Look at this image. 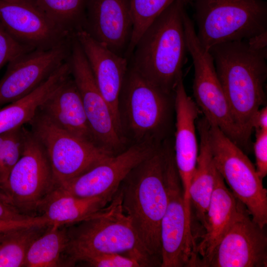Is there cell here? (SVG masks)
I'll use <instances>...</instances> for the list:
<instances>
[{"label":"cell","instance_id":"cell-13","mask_svg":"<svg viewBox=\"0 0 267 267\" xmlns=\"http://www.w3.org/2000/svg\"><path fill=\"white\" fill-rule=\"evenodd\" d=\"M251 217L243 205L214 249L197 258L193 267H267L265 227Z\"/></svg>","mask_w":267,"mask_h":267},{"label":"cell","instance_id":"cell-3","mask_svg":"<svg viewBox=\"0 0 267 267\" xmlns=\"http://www.w3.org/2000/svg\"><path fill=\"white\" fill-rule=\"evenodd\" d=\"M166 142L134 168L117 189L124 212L146 251L160 267V227L167 204Z\"/></svg>","mask_w":267,"mask_h":267},{"label":"cell","instance_id":"cell-1","mask_svg":"<svg viewBox=\"0 0 267 267\" xmlns=\"http://www.w3.org/2000/svg\"><path fill=\"white\" fill-rule=\"evenodd\" d=\"M209 51L234 122L250 151L253 121L266 103L267 48L255 49L240 40L215 45Z\"/></svg>","mask_w":267,"mask_h":267},{"label":"cell","instance_id":"cell-10","mask_svg":"<svg viewBox=\"0 0 267 267\" xmlns=\"http://www.w3.org/2000/svg\"><path fill=\"white\" fill-rule=\"evenodd\" d=\"M165 182L167 204L160 227L161 267H190L196 243L176 167L173 141L166 145Z\"/></svg>","mask_w":267,"mask_h":267},{"label":"cell","instance_id":"cell-27","mask_svg":"<svg viewBox=\"0 0 267 267\" xmlns=\"http://www.w3.org/2000/svg\"><path fill=\"white\" fill-rule=\"evenodd\" d=\"M49 225L22 227L0 232V267H24L30 244Z\"/></svg>","mask_w":267,"mask_h":267},{"label":"cell","instance_id":"cell-2","mask_svg":"<svg viewBox=\"0 0 267 267\" xmlns=\"http://www.w3.org/2000/svg\"><path fill=\"white\" fill-rule=\"evenodd\" d=\"M187 0H175L150 24L136 44L129 64L152 84L174 94L187 51L183 17Z\"/></svg>","mask_w":267,"mask_h":267},{"label":"cell","instance_id":"cell-20","mask_svg":"<svg viewBox=\"0 0 267 267\" xmlns=\"http://www.w3.org/2000/svg\"><path fill=\"white\" fill-rule=\"evenodd\" d=\"M38 110L62 130L99 147L71 75L48 96Z\"/></svg>","mask_w":267,"mask_h":267},{"label":"cell","instance_id":"cell-26","mask_svg":"<svg viewBox=\"0 0 267 267\" xmlns=\"http://www.w3.org/2000/svg\"><path fill=\"white\" fill-rule=\"evenodd\" d=\"M90 0H34L37 6L60 30L73 35L83 29Z\"/></svg>","mask_w":267,"mask_h":267},{"label":"cell","instance_id":"cell-25","mask_svg":"<svg viewBox=\"0 0 267 267\" xmlns=\"http://www.w3.org/2000/svg\"><path fill=\"white\" fill-rule=\"evenodd\" d=\"M68 243L66 225L50 224L29 247L25 267H55L64 265ZM65 266V265H64Z\"/></svg>","mask_w":267,"mask_h":267},{"label":"cell","instance_id":"cell-33","mask_svg":"<svg viewBox=\"0 0 267 267\" xmlns=\"http://www.w3.org/2000/svg\"><path fill=\"white\" fill-rule=\"evenodd\" d=\"M50 224L51 222L42 215L35 216L22 220H0V232L22 227Z\"/></svg>","mask_w":267,"mask_h":267},{"label":"cell","instance_id":"cell-24","mask_svg":"<svg viewBox=\"0 0 267 267\" xmlns=\"http://www.w3.org/2000/svg\"><path fill=\"white\" fill-rule=\"evenodd\" d=\"M60 84L52 75L25 96L0 109V134L23 126L33 119L40 106Z\"/></svg>","mask_w":267,"mask_h":267},{"label":"cell","instance_id":"cell-14","mask_svg":"<svg viewBox=\"0 0 267 267\" xmlns=\"http://www.w3.org/2000/svg\"><path fill=\"white\" fill-rule=\"evenodd\" d=\"M73 36L46 49H33L7 64L0 80V107L28 95L44 82L68 58Z\"/></svg>","mask_w":267,"mask_h":267},{"label":"cell","instance_id":"cell-4","mask_svg":"<svg viewBox=\"0 0 267 267\" xmlns=\"http://www.w3.org/2000/svg\"><path fill=\"white\" fill-rule=\"evenodd\" d=\"M121 134L128 146L159 145L171 138L175 93H167L129 64L118 101Z\"/></svg>","mask_w":267,"mask_h":267},{"label":"cell","instance_id":"cell-5","mask_svg":"<svg viewBox=\"0 0 267 267\" xmlns=\"http://www.w3.org/2000/svg\"><path fill=\"white\" fill-rule=\"evenodd\" d=\"M66 266L74 258L93 253H117L138 260L142 267H159L146 251L124 212L117 191L103 209L79 222L66 225Z\"/></svg>","mask_w":267,"mask_h":267},{"label":"cell","instance_id":"cell-32","mask_svg":"<svg viewBox=\"0 0 267 267\" xmlns=\"http://www.w3.org/2000/svg\"><path fill=\"white\" fill-rule=\"evenodd\" d=\"M256 140L253 149L256 158V171L263 179L267 175V131L255 130Z\"/></svg>","mask_w":267,"mask_h":267},{"label":"cell","instance_id":"cell-12","mask_svg":"<svg viewBox=\"0 0 267 267\" xmlns=\"http://www.w3.org/2000/svg\"><path fill=\"white\" fill-rule=\"evenodd\" d=\"M68 61L71 75L80 94L85 111L98 146L117 154L128 147L112 112L95 81L85 53L75 35Z\"/></svg>","mask_w":267,"mask_h":267},{"label":"cell","instance_id":"cell-17","mask_svg":"<svg viewBox=\"0 0 267 267\" xmlns=\"http://www.w3.org/2000/svg\"><path fill=\"white\" fill-rule=\"evenodd\" d=\"M199 109L185 90L182 77L175 90V160L182 185L186 212L191 213L189 189L199 153L195 122Z\"/></svg>","mask_w":267,"mask_h":267},{"label":"cell","instance_id":"cell-23","mask_svg":"<svg viewBox=\"0 0 267 267\" xmlns=\"http://www.w3.org/2000/svg\"><path fill=\"white\" fill-rule=\"evenodd\" d=\"M115 195L91 198L72 195L57 186L43 201L38 211L52 224H73L89 217L104 208Z\"/></svg>","mask_w":267,"mask_h":267},{"label":"cell","instance_id":"cell-31","mask_svg":"<svg viewBox=\"0 0 267 267\" xmlns=\"http://www.w3.org/2000/svg\"><path fill=\"white\" fill-rule=\"evenodd\" d=\"M31 50L17 42L0 23V69L17 56Z\"/></svg>","mask_w":267,"mask_h":267},{"label":"cell","instance_id":"cell-37","mask_svg":"<svg viewBox=\"0 0 267 267\" xmlns=\"http://www.w3.org/2000/svg\"><path fill=\"white\" fill-rule=\"evenodd\" d=\"M5 1H34V0H2Z\"/></svg>","mask_w":267,"mask_h":267},{"label":"cell","instance_id":"cell-34","mask_svg":"<svg viewBox=\"0 0 267 267\" xmlns=\"http://www.w3.org/2000/svg\"><path fill=\"white\" fill-rule=\"evenodd\" d=\"M33 216L22 215L7 203L0 194V220H22Z\"/></svg>","mask_w":267,"mask_h":267},{"label":"cell","instance_id":"cell-11","mask_svg":"<svg viewBox=\"0 0 267 267\" xmlns=\"http://www.w3.org/2000/svg\"><path fill=\"white\" fill-rule=\"evenodd\" d=\"M29 124L31 131L46 152L57 186L112 156L62 130L39 110Z\"/></svg>","mask_w":267,"mask_h":267},{"label":"cell","instance_id":"cell-19","mask_svg":"<svg viewBox=\"0 0 267 267\" xmlns=\"http://www.w3.org/2000/svg\"><path fill=\"white\" fill-rule=\"evenodd\" d=\"M75 35L87 58L97 86L109 105L120 129L118 101L129 59L102 45L84 29L78 30Z\"/></svg>","mask_w":267,"mask_h":267},{"label":"cell","instance_id":"cell-30","mask_svg":"<svg viewBox=\"0 0 267 267\" xmlns=\"http://www.w3.org/2000/svg\"><path fill=\"white\" fill-rule=\"evenodd\" d=\"M83 263L94 267H139L141 263L133 258L117 253H93L81 255L73 259L72 265Z\"/></svg>","mask_w":267,"mask_h":267},{"label":"cell","instance_id":"cell-36","mask_svg":"<svg viewBox=\"0 0 267 267\" xmlns=\"http://www.w3.org/2000/svg\"><path fill=\"white\" fill-rule=\"evenodd\" d=\"M246 41L253 49L259 50L267 48V31L256 35Z\"/></svg>","mask_w":267,"mask_h":267},{"label":"cell","instance_id":"cell-28","mask_svg":"<svg viewBox=\"0 0 267 267\" xmlns=\"http://www.w3.org/2000/svg\"><path fill=\"white\" fill-rule=\"evenodd\" d=\"M175 0H130L133 28L126 57L131 56L138 40L150 24ZM188 4L190 0H188Z\"/></svg>","mask_w":267,"mask_h":267},{"label":"cell","instance_id":"cell-21","mask_svg":"<svg viewBox=\"0 0 267 267\" xmlns=\"http://www.w3.org/2000/svg\"><path fill=\"white\" fill-rule=\"evenodd\" d=\"M243 205L227 187L217 170L215 187L206 214L205 233L196 244V258L208 255L214 249Z\"/></svg>","mask_w":267,"mask_h":267},{"label":"cell","instance_id":"cell-8","mask_svg":"<svg viewBox=\"0 0 267 267\" xmlns=\"http://www.w3.org/2000/svg\"><path fill=\"white\" fill-rule=\"evenodd\" d=\"M57 186L44 149L23 126L22 154L0 187V195L19 213L35 216L33 214Z\"/></svg>","mask_w":267,"mask_h":267},{"label":"cell","instance_id":"cell-35","mask_svg":"<svg viewBox=\"0 0 267 267\" xmlns=\"http://www.w3.org/2000/svg\"><path fill=\"white\" fill-rule=\"evenodd\" d=\"M253 130L267 131V106L260 109L253 121Z\"/></svg>","mask_w":267,"mask_h":267},{"label":"cell","instance_id":"cell-15","mask_svg":"<svg viewBox=\"0 0 267 267\" xmlns=\"http://www.w3.org/2000/svg\"><path fill=\"white\" fill-rule=\"evenodd\" d=\"M162 144L129 146L122 152L108 157L83 174L58 186L72 195L82 198L115 195L127 174L152 155Z\"/></svg>","mask_w":267,"mask_h":267},{"label":"cell","instance_id":"cell-38","mask_svg":"<svg viewBox=\"0 0 267 267\" xmlns=\"http://www.w3.org/2000/svg\"><path fill=\"white\" fill-rule=\"evenodd\" d=\"M2 134H0V143L1 141L2 140Z\"/></svg>","mask_w":267,"mask_h":267},{"label":"cell","instance_id":"cell-6","mask_svg":"<svg viewBox=\"0 0 267 267\" xmlns=\"http://www.w3.org/2000/svg\"><path fill=\"white\" fill-rule=\"evenodd\" d=\"M197 38L205 49L230 41L247 40L267 31L263 0H190Z\"/></svg>","mask_w":267,"mask_h":267},{"label":"cell","instance_id":"cell-29","mask_svg":"<svg viewBox=\"0 0 267 267\" xmlns=\"http://www.w3.org/2000/svg\"><path fill=\"white\" fill-rule=\"evenodd\" d=\"M23 126L2 134L0 143V187L5 182L22 154Z\"/></svg>","mask_w":267,"mask_h":267},{"label":"cell","instance_id":"cell-7","mask_svg":"<svg viewBox=\"0 0 267 267\" xmlns=\"http://www.w3.org/2000/svg\"><path fill=\"white\" fill-rule=\"evenodd\" d=\"M209 141L215 167L234 196L261 227L267 224V190L255 167L238 146L209 122Z\"/></svg>","mask_w":267,"mask_h":267},{"label":"cell","instance_id":"cell-9","mask_svg":"<svg viewBox=\"0 0 267 267\" xmlns=\"http://www.w3.org/2000/svg\"><path fill=\"white\" fill-rule=\"evenodd\" d=\"M183 22L186 49L194 68L193 91L195 103L209 122L217 125L243 151H249L233 119L213 57L200 43L194 22L186 11Z\"/></svg>","mask_w":267,"mask_h":267},{"label":"cell","instance_id":"cell-18","mask_svg":"<svg viewBox=\"0 0 267 267\" xmlns=\"http://www.w3.org/2000/svg\"><path fill=\"white\" fill-rule=\"evenodd\" d=\"M133 28L130 0H90L83 29L102 45L126 57Z\"/></svg>","mask_w":267,"mask_h":267},{"label":"cell","instance_id":"cell-22","mask_svg":"<svg viewBox=\"0 0 267 267\" xmlns=\"http://www.w3.org/2000/svg\"><path fill=\"white\" fill-rule=\"evenodd\" d=\"M209 127V123L205 117L197 123L200 138L199 153L189 189L191 211L193 208L197 220L204 228L217 172L210 144Z\"/></svg>","mask_w":267,"mask_h":267},{"label":"cell","instance_id":"cell-16","mask_svg":"<svg viewBox=\"0 0 267 267\" xmlns=\"http://www.w3.org/2000/svg\"><path fill=\"white\" fill-rule=\"evenodd\" d=\"M0 23L17 42L31 49L50 48L73 35L57 27L34 1L0 0Z\"/></svg>","mask_w":267,"mask_h":267}]
</instances>
